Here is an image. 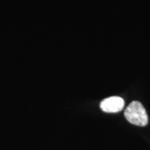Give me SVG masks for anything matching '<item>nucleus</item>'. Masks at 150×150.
Returning <instances> with one entry per match:
<instances>
[{
	"mask_svg": "<svg viewBox=\"0 0 150 150\" xmlns=\"http://www.w3.org/2000/svg\"><path fill=\"white\" fill-rule=\"evenodd\" d=\"M125 116L129 122L136 126L145 127L148 123V115L145 108L139 102L134 101L125 110Z\"/></svg>",
	"mask_w": 150,
	"mask_h": 150,
	"instance_id": "nucleus-1",
	"label": "nucleus"
},
{
	"mask_svg": "<svg viewBox=\"0 0 150 150\" xmlns=\"http://www.w3.org/2000/svg\"><path fill=\"white\" fill-rule=\"evenodd\" d=\"M125 106L124 99L120 97H110L101 102L100 108L106 112H117L122 110Z\"/></svg>",
	"mask_w": 150,
	"mask_h": 150,
	"instance_id": "nucleus-2",
	"label": "nucleus"
}]
</instances>
